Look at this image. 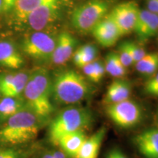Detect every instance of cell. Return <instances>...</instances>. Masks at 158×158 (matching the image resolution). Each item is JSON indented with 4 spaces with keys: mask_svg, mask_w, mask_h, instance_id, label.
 Segmentation results:
<instances>
[{
    "mask_svg": "<svg viewBox=\"0 0 158 158\" xmlns=\"http://www.w3.org/2000/svg\"><path fill=\"white\" fill-rule=\"evenodd\" d=\"M42 158H54V157H53L52 154H51V152H48L45 153L44 155H43Z\"/></svg>",
    "mask_w": 158,
    "mask_h": 158,
    "instance_id": "obj_35",
    "label": "cell"
},
{
    "mask_svg": "<svg viewBox=\"0 0 158 158\" xmlns=\"http://www.w3.org/2000/svg\"><path fill=\"white\" fill-rule=\"evenodd\" d=\"M98 48L95 45L91 43L85 44L82 46L79 47L78 49L75 51V52L78 53L81 55H87V54H98Z\"/></svg>",
    "mask_w": 158,
    "mask_h": 158,
    "instance_id": "obj_28",
    "label": "cell"
},
{
    "mask_svg": "<svg viewBox=\"0 0 158 158\" xmlns=\"http://www.w3.org/2000/svg\"><path fill=\"white\" fill-rule=\"evenodd\" d=\"M1 96H2V94H1V93H0V98H1Z\"/></svg>",
    "mask_w": 158,
    "mask_h": 158,
    "instance_id": "obj_38",
    "label": "cell"
},
{
    "mask_svg": "<svg viewBox=\"0 0 158 158\" xmlns=\"http://www.w3.org/2000/svg\"><path fill=\"white\" fill-rule=\"evenodd\" d=\"M3 11V0H0V13Z\"/></svg>",
    "mask_w": 158,
    "mask_h": 158,
    "instance_id": "obj_37",
    "label": "cell"
},
{
    "mask_svg": "<svg viewBox=\"0 0 158 158\" xmlns=\"http://www.w3.org/2000/svg\"><path fill=\"white\" fill-rule=\"evenodd\" d=\"M93 64H94V68H95L97 76H98L99 81H101L102 79L104 78L105 73H106V69H105L104 62H102V61H100V60L95 59V60L93 62Z\"/></svg>",
    "mask_w": 158,
    "mask_h": 158,
    "instance_id": "obj_29",
    "label": "cell"
},
{
    "mask_svg": "<svg viewBox=\"0 0 158 158\" xmlns=\"http://www.w3.org/2000/svg\"><path fill=\"white\" fill-rule=\"evenodd\" d=\"M133 142L144 158H158V128L150 127L138 133Z\"/></svg>",
    "mask_w": 158,
    "mask_h": 158,
    "instance_id": "obj_13",
    "label": "cell"
},
{
    "mask_svg": "<svg viewBox=\"0 0 158 158\" xmlns=\"http://www.w3.org/2000/svg\"><path fill=\"white\" fill-rule=\"evenodd\" d=\"M59 0H51L31 12L23 21L32 31H43L58 17Z\"/></svg>",
    "mask_w": 158,
    "mask_h": 158,
    "instance_id": "obj_9",
    "label": "cell"
},
{
    "mask_svg": "<svg viewBox=\"0 0 158 158\" xmlns=\"http://www.w3.org/2000/svg\"><path fill=\"white\" fill-rule=\"evenodd\" d=\"M104 65L106 72L114 78H122L127 74V68L122 63L118 53L115 51H111L106 55Z\"/></svg>",
    "mask_w": 158,
    "mask_h": 158,
    "instance_id": "obj_20",
    "label": "cell"
},
{
    "mask_svg": "<svg viewBox=\"0 0 158 158\" xmlns=\"http://www.w3.org/2000/svg\"><path fill=\"white\" fill-rule=\"evenodd\" d=\"M56 40L47 31H31L23 38L21 49L27 56L35 60L48 61L54 52Z\"/></svg>",
    "mask_w": 158,
    "mask_h": 158,
    "instance_id": "obj_6",
    "label": "cell"
},
{
    "mask_svg": "<svg viewBox=\"0 0 158 158\" xmlns=\"http://www.w3.org/2000/svg\"><path fill=\"white\" fill-rule=\"evenodd\" d=\"M106 113L115 125L124 129L135 127L143 117L141 106L130 99L106 106Z\"/></svg>",
    "mask_w": 158,
    "mask_h": 158,
    "instance_id": "obj_7",
    "label": "cell"
},
{
    "mask_svg": "<svg viewBox=\"0 0 158 158\" xmlns=\"http://www.w3.org/2000/svg\"><path fill=\"white\" fill-rule=\"evenodd\" d=\"M27 108L42 123L46 122L54 112L52 99V77L46 69L37 68L29 73L23 92Z\"/></svg>",
    "mask_w": 158,
    "mask_h": 158,
    "instance_id": "obj_1",
    "label": "cell"
},
{
    "mask_svg": "<svg viewBox=\"0 0 158 158\" xmlns=\"http://www.w3.org/2000/svg\"><path fill=\"white\" fill-rule=\"evenodd\" d=\"M126 43H127V48L129 49L132 58H133L134 64L147 54V51L143 47L136 44L135 43L130 42V41H126Z\"/></svg>",
    "mask_w": 158,
    "mask_h": 158,
    "instance_id": "obj_23",
    "label": "cell"
},
{
    "mask_svg": "<svg viewBox=\"0 0 158 158\" xmlns=\"http://www.w3.org/2000/svg\"><path fill=\"white\" fill-rule=\"evenodd\" d=\"M110 7V3L108 0H89L74 8L70 17L71 24L81 32L92 31L108 15Z\"/></svg>",
    "mask_w": 158,
    "mask_h": 158,
    "instance_id": "obj_5",
    "label": "cell"
},
{
    "mask_svg": "<svg viewBox=\"0 0 158 158\" xmlns=\"http://www.w3.org/2000/svg\"><path fill=\"white\" fill-rule=\"evenodd\" d=\"M15 73H4L0 74V93L4 95L15 78Z\"/></svg>",
    "mask_w": 158,
    "mask_h": 158,
    "instance_id": "obj_25",
    "label": "cell"
},
{
    "mask_svg": "<svg viewBox=\"0 0 158 158\" xmlns=\"http://www.w3.org/2000/svg\"><path fill=\"white\" fill-rule=\"evenodd\" d=\"M93 86L81 73L73 69L58 71L52 78V99L59 105H76L89 98Z\"/></svg>",
    "mask_w": 158,
    "mask_h": 158,
    "instance_id": "obj_2",
    "label": "cell"
},
{
    "mask_svg": "<svg viewBox=\"0 0 158 158\" xmlns=\"http://www.w3.org/2000/svg\"><path fill=\"white\" fill-rule=\"evenodd\" d=\"M26 107L27 105L23 97H2L0 99V126Z\"/></svg>",
    "mask_w": 158,
    "mask_h": 158,
    "instance_id": "obj_18",
    "label": "cell"
},
{
    "mask_svg": "<svg viewBox=\"0 0 158 158\" xmlns=\"http://www.w3.org/2000/svg\"><path fill=\"white\" fill-rule=\"evenodd\" d=\"M157 36H158V34H157Z\"/></svg>",
    "mask_w": 158,
    "mask_h": 158,
    "instance_id": "obj_39",
    "label": "cell"
},
{
    "mask_svg": "<svg viewBox=\"0 0 158 158\" xmlns=\"http://www.w3.org/2000/svg\"><path fill=\"white\" fill-rule=\"evenodd\" d=\"M118 54L122 63L126 68H127L128 67L134 64L133 58H132V56L131 54H130L129 49L127 48V43L126 42L122 43V44L119 45Z\"/></svg>",
    "mask_w": 158,
    "mask_h": 158,
    "instance_id": "obj_24",
    "label": "cell"
},
{
    "mask_svg": "<svg viewBox=\"0 0 158 158\" xmlns=\"http://www.w3.org/2000/svg\"><path fill=\"white\" fill-rule=\"evenodd\" d=\"M42 124L27 106L0 126V146L13 147L29 143L38 135Z\"/></svg>",
    "mask_w": 158,
    "mask_h": 158,
    "instance_id": "obj_3",
    "label": "cell"
},
{
    "mask_svg": "<svg viewBox=\"0 0 158 158\" xmlns=\"http://www.w3.org/2000/svg\"><path fill=\"white\" fill-rule=\"evenodd\" d=\"M54 158H67V156L60 150H53L51 152Z\"/></svg>",
    "mask_w": 158,
    "mask_h": 158,
    "instance_id": "obj_34",
    "label": "cell"
},
{
    "mask_svg": "<svg viewBox=\"0 0 158 158\" xmlns=\"http://www.w3.org/2000/svg\"><path fill=\"white\" fill-rule=\"evenodd\" d=\"M155 120H156V127L158 128V108L157 110V113H156V116H155Z\"/></svg>",
    "mask_w": 158,
    "mask_h": 158,
    "instance_id": "obj_36",
    "label": "cell"
},
{
    "mask_svg": "<svg viewBox=\"0 0 158 158\" xmlns=\"http://www.w3.org/2000/svg\"><path fill=\"white\" fill-rule=\"evenodd\" d=\"M158 85V72L156 73L152 76L149 77V78L147 81V82L144 84V87L148 86H153Z\"/></svg>",
    "mask_w": 158,
    "mask_h": 158,
    "instance_id": "obj_32",
    "label": "cell"
},
{
    "mask_svg": "<svg viewBox=\"0 0 158 158\" xmlns=\"http://www.w3.org/2000/svg\"><path fill=\"white\" fill-rule=\"evenodd\" d=\"M91 32L97 42L104 48L113 46L122 37L116 24L108 15L94 27Z\"/></svg>",
    "mask_w": 158,
    "mask_h": 158,
    "instance_id": "obj_12",
    "label": "cell"
},
{
    "mask_svg": "<svg viewBox=\"0 0 158 158\" xmlns=\"http://www.w3.org/2000/svg\"><path fill=\"white\" fill-rule=\"evenodd\" d=\"M29 73L27 72H16L13 82L2 97L20 98L22 97L25 86L28 81Z\"/></svg>",
    "mask_w": 158,
    "mask_h": 158,
    "instance_id": "obj_22",
    "label": "cell"
},
{
    "mask_svg": "<svg viewBox=\"0 0 158 158\" xmlns=\"http://www.w3.org/2000/svg\"><path fill=\"white\" fill-rule=\"evenodd\" d=\"M24 64V59L12 41L0 40V67L18 70Z\"/></svg>",
    "mask_w": 158,
    "mask_h": 158,
    "instance_id": "obj_14",
    "label": "cell"
},
{
    "mask_svg": "<svg viewBox=\"0 0 158 158\" xmlns=\"http://www.w3.org/2000/svg\"><path fill=\"white\" fill-rule=\"evenodd\" d=\"M83 70L84 76L88 79L89 81L92 83H99L98 76H97L95 68H94L93 62L89 64L85 65L83 68H81Z\"/></svg>",
    "mask_w": 158,
    "mask_h": 158,
    "instance_id": "obj_27",
    "label": "cell"
},
{
    "mask_svg": "<svg viewBox=\"0 0 158 158\" xmlns=\"http://www.w3.org/2000/svg\"><path fill=\"white\" fill-rule=\"evenodd\" d=\"M84 130H79L68 134L59 140L57 146L62 149V151L69 157L75 158L86 140Z\"/></svg>",
    "mask_w": 158,
    "mask_h": 158,
    "instance_id": "obj_16",
    "label": "cell"
},
{
    "mask_svg": "<svg viewBox=\"0 0 158 158\" xmlns=\"http://www.w3.org/2000/svg\"><path fill=\"white\" fill-rule=\"evenodd\" d=\"M106 158H128L124 154L118 149H111L108 153Z\"/></svg>",
    "mask_w": 158,
    "mask_h": 158,
    "instance_id": "obj_30",
    "label": "cell"
},
{
    "mask_svg": "<svg viewBox=\"0 0 158 158\" xmlns=\"http://www.w3.org/2000/svg\"><path fill=\"white\" fill-rule=\"evenodd\" d=\"M77 40L68 31H63L57 37L56 45L50 61L56 66L64 64L73 55Z\"/></svg>",
    "mask_w": 158,
    "mask_h": 158,
    "instance_id": "obj_10",
    "label": "cell"
},
{
    "mask_svg": "<svg viewBox=\"0 0 158 158\" xmlns=\"http://www.w3.org/2000/svg\"><path fill=\"white\" fill-rule=\"evenodd\" d=\"M136 70L143 76L151 77L158 72V52L147 53L135 64Z\"/></svg>",
    "mask_w": 158,
    "mask_h": 158,
    "instance_id": "obj_19",
    "label": "cell"
},
{
    "mask_svg": "<svg viewBox=\"0 0 158 158\" xmlns=\"http://www.w3.org/2000/svg\"><path fill=\"white\" fill-rule=\"evenodd\" d=\"M0 158H23L19 150L13 147H0Z\"/></svg>",
    "mask_w": 158,
    "mask_h": 158,
    "instance_id": "obj_26",
    "label": "cell"
},
{
    "mask_svg": "<svg viewBox=\"0 0 158 158\" xmlns=\"http://www.w3.org/2000/svg\"><path fill=\"white\" fill-rule=\"evenodd\" d=\"M17 0H3V11L7 12L13 10Z\"/></svg>",
    "mask_w": 158,
    "mask_h": 158,
    "instance_id": "obj_33",
    "label": "cell"
},
{
    "mask_svg": "<svg viewBox=\"0 0 158 158\" xmlns=\"http://www.w3.org/2000/svg\"><path fill=\"white\" fill-rule=\"evenodd\" d=\"M94 122L92 110L85 107L69 106L60 111L51 122L48 130L50 141L57 146L59 140L68 134L84 130Z\"/></svg>",
    "mask_w": 158,
    "mask_h": 158,
    "instance_id": "obj_4",
    "label": "cell"
},
{
    "mask_svg": "<svg viewBox=\"0 0 158 158\" xmlns=\"http://www.w3.org/2000/svg\"><path fill=\"white\" fill-rule=\"evenodd\" d=\"M106 135V128L102 127L86 138L75 158H98L100 147Z\"/></svg>",
    "mask_w": 158,
    "mask_h": 158,
    "instance_id": "obj_17",
    "label": "cell"
},
{
    "mask_svg": "<svg viewBox=\"0 0 158 158\" xmlns=\"http://www.w3.org/2000/svg\"><path fill=\"white\" fill-rule=\"evenodd\" d=\"M51 0H17L13 7L15 17L23 21L31 11Z\"/></svg>",
    "mask_w": 158,
    "mask_h": 158,
    "instance_id": "obj_21",
    "label": "cell"
},
{
    "mask_svg": "<svg viewBox=\"0 0 158 158\" xmlns=\"http://www.w3.org/2000/svg\"><path fill=\"white\" fill-rule=\"evenodd\" d=\"M130 83L125 79L116 78L108 86L105 94L103 102L106 106L115 104L127 100L131 95Z\"/></svg>",
    "mask_w": 158,
    "mask_h": 158,
    "instance_id": "obj_15",
    "label": "cell"
},
{
    "mask_svg": "<svg viewBox=\"0 0 158 158\" xmlns=\"http://www.w3.org/2000/svg\"><path fill=\"white\" fill-rule=\"evenodd\" d=\"M133 31L141 43L155 37L158 34V15L147 9H140Z\"/></svg>",
    "mask_w": 158,
    "mask_h": 158,
    "instance_id": "obj_11",
    "label": "cell"
},
{
    "mask_svg": "<svg viewBox=\"0 0 158 158\" xmlns=\"http://www.w3.org/2000/svg\"><path fill=\"white\" fill-rule=\"evenodd\" d=\"M144 92L148 95L157 97L158 98V85L153 86H148V87H143Z\"/></svg>",
    "mask_w": 158,
    "mask_h": 158,
    "instance_id": "obj_31",
    "label": "cell"
},
{
    "mask_svg": "<svg viewBox=\"0 0 158 158\" xmlns=\"http://www.w3.org/2000/svg\"><path fill=\"white\" fill-rule=\"evenodd\" d=\"M140 8L134 1H127L116 5L108 16L115 23L122 37L133 32Z\"/></svg>",
    "mask_w": 158,
    "mask_h": 158,
    "instance_id": "obj_8",
    "label": "cell"
}]
</instances>
